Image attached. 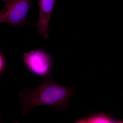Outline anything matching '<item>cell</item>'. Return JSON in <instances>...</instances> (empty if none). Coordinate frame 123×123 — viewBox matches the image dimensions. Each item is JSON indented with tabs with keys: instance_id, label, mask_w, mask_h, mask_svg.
<instances>
[{
	"instance_id": "2",
	"label": "cell",
	"mask_w": 123,
	"mask_h": 123,
	"mask_svg": "<svg viewBox=\"0 0 123 123\" xmlns=\"http://www.w3.org/2000/svg\"><path fill=\"white\" fill-rule=\"evenodd\" d=\"M5 6L0 12V23H7L12 27L24 26L28 11L33 6L31 0H1Z\"/></svg>"
},
{
	"instance_id": "5",
	"label": "cell",
	"mask_w": 123,
	"mask_h": 123,
	"mask_svg": "<svg viewBox=\"0 0 123 123\" xmlns=\"http://www.w3.org/2000/svg\"><path fill=\"white\" fill-rule=\"evenodd\" d=\"M86 122L93 123H118V121H116L107 116L104 115H98L89 118ZM84 121V122H85Z\"/></svg>"
},
{
	"instance_id": "4",
	"label": "cell",
	"mask_w": 123,
	"mask_h": 123,
	"mask_svg": "<svg viewBox=\"0 0 123 123\" xmlns=\"http://www.w3.org/2000/svg\"><path fill=\"white\" fill-rule=\"evenodd\" d=\"M37 3L39 6V17L34 25L37 29L39 34L47 39L49 36V22L55 0H38Z\"/></svg>"
},
{
	"instance_id": "3",
	"label": "cell",
	"mask_w": 123,
	"mask_h": 123,
	"mask_svg": "<svg viewBox=\"0 0 123 123\" xmlns=\"http://www.w3.org/2000/svg\"><path fill=\"white\" fill-rule=\"evenodd\" d=\"M24 63L31 72L40 76H46L50 73L52 59L45 51L36 50L23 54Z\"/></svg>"
},
{
	"instance_id": "6",
	"label": "cell",
	"mask_w": 123,
	"mask_h": 123,
	"mask_svg": "<svg viewBox=\"0 0 123 123\" xmlns=\"http://www.w3.org/2000/svg\"><path fill=\"white\" fill-rule=\"evenodd\" d=\"M4 61L3 57L0 54V71L2 69L4 65Z\"/></svg>"
},
{
	"instance_id": "1",
	"label": "cell",
	"mask_w": 123,
	"mask_h": 123,
	"mask_svg": "<svg viewBox=\"0 0 123 123\" xmlns=\"http://www.w3.org/2000/svg\"><path fill=\"white\" fill-rule=\"evenodd\" d=\"M75 92L73 87H65L55 82L50 73L37 87L30 90L25 88L19 93L23 115L25 116L31 108L39 105L65 110L69 106V99Z\"/></svg>"
}]
</instances>
